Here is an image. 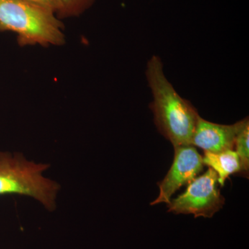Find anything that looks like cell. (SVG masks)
I'll use <instances>...</instances> for the list:
<instances>
[{"label": "cell", "instance_id": "obj_1", "mask_svg": "<svg viewBox=\"0 0 249 249\" xmlns=\"http://www.w3.org/2000/svg\"><path fill=\"white\" fill-rule=\"evenodd\" d=\"M145 76L151 90L150 109L159 132L174 147L191 145L199 114L188 100L181 97L167 79L161 59L152 55Z\"/></svg>", "mask_w": 249, "mask_h": 249}, {"label": "cell", "instance_id": "obj_2", "mask_svg": "<svg viewBox=\"0 0 249 249\" xmlns=\"http://www.w3.org/2000/svg\"><path fill=\"white\" fill-rule=\"evenodd\" d=\"M64 25L55 14L23 0H0V31L18 35L19 45H64Z\"/></svg>", "mask_w": 249, "mask_h": 249}, {"label": "cell", "instance_id": "obj_3", "mask_svg": "<svg viewBox=\"0 0 249 249\" xmlns=\"http://www.w3.org/2000/svg\"><path fill=\"white\" fill-rule=\"evenodd\" d=\"M49 168L47 163L27 160L19 152L0 151V196H30L53 211L60 186L43 176Z\"/></svg>", "mask_w": 249, "mask_h": 249}, {"label": "cell", "instance_id": "obj_4", "mask_svg": "<svg viewBox=\"0 0 249 249\" xmlns=\"http://www.w3.org/2000/svg\"><path fill=\"white\" fill-rule=\"evenodd\" d=\"M217 175L211 168L188 183L186 191L168 204V212L211 218L222 209L225 199L217 188Z\"/></svg>", "mask_w": 249, "mask_h": 249}, {"label": "cell", "instance_id": "obj_5", "mask_svg": "<svg viewBox=\"0 0 249 249\" xmlns=\"http://www.w3.org/2000/svg\"><path fill=\"white\" fill-rule=\"evenodd\" d=\"M175 155L173 164L166 176L157 183L160 195L150 205L165 203L168 204L172 196L181 187L188 184L204 169L202 157L193 145L174 147Z\"/></svg>", "mask_w": 249, "mask_h": 249}, {"label": "cell", "instance_id": "obj_6", "mask_svg": "<svg viewBox=\"0 0 249 249\" xmlns=\"http://www.w3.org/2000/svg\"><path fill=\"white\" fill-rule=\"evenodd\" d=\"M241 124L242 121L232 124H214L199 116L191 145L211 152L233 150Z\"/></svg>", "mask_w": 249, "mask_h": 249}, {"label": "cell", "instance_id": "obj_7", "mask_svg": "<svg viewBox=\"0 0 249 249\" xmlns=\"http://www.w3.org/2000/svg\"><path fill=\"white\" fill-rule=\"evenodd\" d=\"M202 160L204 165L217 173L218 183L221 186H224L230 175L241 171L240 158L233 150L219 152L204 151Z\"/></svg>", "mask_w": 249, "mask_h": 249}, {"label": "cell", "instance_id": "obj_8", "mask_svg": "<svg viewBox=\"0 0 249 249\" xmlns=\"http://www.w3.org/2000/svg\"><path fill=\"white\" fill-rule=\"evenodd\" d=\"M249 117L242 119L238 132L236 135L235 147L236 153L240 158L241 173L248 177L249 169Z\"/></svg>", "mask_w": 249, "mask_h": 249}, {"label": "cell", "instance_id": "obj_9", "mask_svg": "<svg viewBox=\"0 0 249 249\" xmlns=\"http://www.w3.org/2000/svg\"><path fill=\"white\" fill-rule=\"evenodd\" d=\"M96 0H58L55 16L58 19L76 17L87 11Z\"/></svg>", "mask_w": 249, "mask_h": 249}, {"label": "cell", "instance_id": "obj_10", "mask_svg": "<svg viewBox=\"0 0 249 249\" xmlns=\"http://www.w3.org/2000/svg\"><path fill=\"white\" fill-rule=\"evenodd\" d=\"M35 6L56 14L58 7V0H23Z\"/></svg>", "mask_w": 249, "mask_h": 249}]
</instances>
